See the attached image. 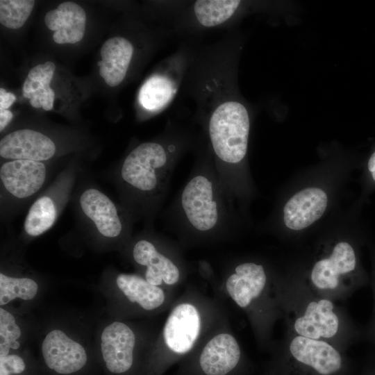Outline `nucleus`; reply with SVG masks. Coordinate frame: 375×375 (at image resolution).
<instances>
[{
  "label": "nucleus",
  "mask_w": 375,
  "mask_h": 375,
  "mask_svg": "<svg viewBox=\"0 0 375 375\" xmlns=\"http://www.w3.org/2000/svg\"><path fill=\"white\" fill-rule=\"evenodd\" d=\"M201 140V135L169 122L162 140L142 142L127 155L120 169L123 183L144 199L160 201L180 158Z\"/></svg>",
  "instance_id": "obj_1"
},
{
  "label": "nucleus",
  "mask_w": 375,
  "mask_h": 375,
  "mask_svg": "<svg viewBox=\"0 0 375 375\" xmlns=\"http://www.w3.org/2000/svg\"><path fill=\"white\" fill-rule=\"evenodd\" d=\"M200 148L192 174L176 200L174 216L178 227L204 235L228 227L231 197L218 177L207 147L201 143Z\"/></svg>",
  "instance_id": "obj_2"
},
{
  "label": "nucleus",
  "mask_w": 375,
  "mask_h": 375,
  "mask_svg": "<svg viewBox=\"0 0 375 375\" xmlns=\"http://www.w3.org/2000/svg\"><path fill=\"white\" fill-rule=\"evenodd\" d=\"M192 41L182 43L165 60L162 71L149 76L141 86L138 100L142 108L157 112L165 109L181 90L188 68Z\"/></svg>",
  "instance_id": "obj_3"
},
{
  "label": "nucleus",
  "mask_w": 375,
  "mask_h": 375,
  "mask_svg": "<svg viewBox=\"0 0 375 375\" xmlns=\"http://www.w3.org/2000/svg\"><path fill=\"white\" fill-rule=\"evenodd\" d=\"M241 1L198 0L172 15L171 32H198L226 27L239 10Z\"/></svg>",
  "instance_id": "obj_4"
},
{
  "label": "nucleus",
  "mask_w": 375,
  "mask_h": 375,
  "mask_svg": "<svg viewBox=\"0 0 375 375\" xmlns=\"http://www.w3.org/2000/svg\"><path fill=\"white\" fill-rule=\"evenodd\" d=\"M41 351L47 367L61 375L80 371L88 361L83 346L58 328L52 329L45 335Z\"/></svg>",
  "instance_id": "obj_5"
},
{
  "label": "nucleus",
  "mask_w": 375,
  "mask_h": 375,
  "mask_svg": "<svg viewBox=\"0 0 375 375\" xmlns=\"http://www.w3.org/2000/svg\"><path fill=\"white\" fill-rule=\"evenodd\" d=\"M100 347L107 369L113 374L127 372L133 361L135 336L126 324L113 322L101 334Z\"/></svg>",
  "instance_id": "obj_6"
},
{
  "label": "nucleus",
  "mask_w": 375,
  "mask_h": 375,
  "mask_svg": "<svg viewBox=\"0 0 375 375\" xmlns=\"http://www.w3.org/2000/svg\"><path fill=\"white\" fill-rule=\"evenodd\" d=\"M47 169L42 162L12 160L0 168V178L6 191L19 199L28 198L43 185Z\"/></svg>",
  "instance_id": "obj_7"
},
{
  "label": "nucleus",
  "mask_w": 375,
  "mask_h": 375,
  "mask_svg": "<svg viewBox=\"0 0 375 375\" xmlns=\"http://www.w3.org/2000/svg\"><path fill=\"white\" fill-rule=\"evenodd\" d=\"M54 142L47 135L31 129L10 133L0 141V156L12 160H30L42 162L53 156Z\"/></svg>",
  "instance_id": "obj_8"
},
{
  "label": "nucleus",
  "mask_w": 375,
  "mask_h": 375,
  "mask_svg": "<svg viewBox=\"0 0 375 375\" xmlns=\"http://www.w3.org/2000/svg\"><path fill=\"white\" fill-rule=\"evenodd\" d=\"M357 259L352 246L347 242L337 243L328 257L318 260L313 266L310 279L319 290H334L340 278L353 273Z\"/></svg>",
  "instance_id": "obj_9"
},
{
  "label": "nucleus",
  "mask_w": 375,
  "mask_h": 375,
  "mask_svg": "<svg viewBox=\"0 0 375 375\" xmlns=\"http://www.w3.org/2000/svg\"><path fill=\"white\" fill-rule=\"evenodd\" d=\"M200 317L190 303L176 306L165 323L163 336L167 346L173 351L184 353L190 351L199 336Z\"/></svg>",
  "instance_id": "obj_10"
},
{
  "label": "nucleus",
  "mask_w": 375,
  "mask_h": 375,
  "mask_svg": "<svg viewBox=\"0 0 375 375\" xmlns=\"http://www.w3.org/2000/svg\"><path fill=\"white\" fill-rule=\"evenodd\" d=\"M327 195L319 188H307L297 192L283 208L285 225L294 231L302 230L319 219L327 206Z\"/></svg>",
  "instance_id": "obj_11"
},
{
  "label": "nucleus",
  "mask_w": 375,
  "mask_h": 375,
  "mask_svg": "<svg viewBox=\"0 0 375 375\" xmlns=\"http://www.w3.org/2000/svg\"><path fill=\"white\" fill-rule=\"evenodd\" d=\"M290 351L298 362L311 367L322 375H330L342 366L340 353L328 342L297 335L290 344Z\"/></svg>",
  "instance_id": "obj_12"
},
{
  "label": "nucleus",
  "mask_w": 375,
  "mask_h": 375,
  "mask_svg": "<svg viewBox=\"0 0 375 375\" xmlns=\"http://www.w3.org/2000/svg\"><path fill=\"white\" fill-rule=\"evenodd\" d=\"M338 328L339 319L334 312V305L325 299L310 301L294 323L297 335L315 340L332 338Z\"/></svg>",
  "instance_id": "obj_13"
},
{
  "label": "nucleus",
  "mask_w": 375,
  "mask_h": 375,
  "mask_svg": "<svg viewBox=\"0 0 375 375\" xmlns=\"http://www.w3.org/2000/svg\"><path fill=\"white\" fill-rule=\"evenodd\" d=\"M80 206L98 231L104 237H118L123 224L115 203L106 194L94 188L85 190L80 197Z\"/></svg>",
  "instance_id": "obj_14"
},
{
  "label": "nucleus",
  "mask_w": 375,
  "mask_h": 375,
  "mask_svg": "<svg viewBox=\"0 0 375 375\" xmlns=\"http://www.w3.org/2000/svg\"><path fill=\"white\" fill-rule=\"evenodd\" d=\"M133 258L136 263L146 267L145 279L154 285L162 282L173 285L179 280L180 270L177 265L149 240L142 239L135 244Z\"/></svg>",
  "instance_id": "obj_15"
},
{
  "label": "nucleus",
  "mask_w": 375,
  "mask_h": 375,
  "mask_svg": "<svg viewBox=\"0 0 375 375\" xmlns=\"http://www.w3.org/2000/svg\"><path fill=\"white\" fill-rule=\"evenodd\" d=\"M240 358V347L234 337L221 333L206 344L199 362L207 375H225L237 365Z\"/></svg>",
  "instance_id": "obj_16"
},
{
  "label": "nucleus",
  "mask_w": 375,
  "mask_h": 375,
  "mask_svg": "<svg viewBox=\"0 0 375 375\" xmlns=\"http://www.w3.org/2000/svg\"><path fill=\"white\" fill-rule=\"evenodd\" d=\"M266 281V274L261 265L244 262L238 265L228 278L226 288L235 302L245 308L260 294Z\"/></svg>",
  "instance_id": "obj_17"
},
{
  "label": "nucleus",
  "mask_w": 375,
  "mask_h": 375,
  "mask_svg": "<svg viewBox=\"0 0 375 375\" xmlns=\"http://www.w3.org/2000/svg\"><path fill=\"white\" fill-rule=\"evenodd\" d=\"M116 285L130 301L137 303L146 310L158 308L165 301V293L161 288L135 274H119L116 278Z\"/></svg>",
  "instance_id": "obj_18"
},
{
  "label": "nucleus",
  "mask_w": 375,
  "mask_h": 375,
  "mask_svg": "<svg viewBox=\"0 0 375 375\" xmlns=\"http://www.w3.org/2000/svg\"><path fill=\"white\" fill-rule=\"evenodd\" d=\"M134 47L131 41L123 37L110 38L101 48V58L106 64L113 65V71L105 81L110 87L119 85L125 78L133 56Z\"/></svg>",
  "instance_id": "obj_19"
},
{
  "label": "nucleus",
  "mask_w": 375,
  "mask_h": 375,
  "mask_svg": "<svg viewBox=\"0 0 375 375\" xmlns=\"http://www.w3.org/2000/svg\"><path fill=\"white\" fill-rule=\"evenodd\" d=\"M57 217L53 201L47 196L38 199L31 206L26 217L24 228L30 236L36 237L47 231Z\"/></svg>",
  "instance_id": "obj_20"
},
{
  "label": "nucleus",
  "mask_w": 375,
  "mask_h": 375,
  "mask_svg": "<svg viewBox=\"0 0 375 375\" xmlns=\"http://www.w3.org/2000/svg\"><path fill=\"white\" fill-rule=\"evenodd\" d=\"M38 292L35 281L27 277H12L0 274V305L5 306L15 299H33Z\"/></svg>",
  "instance_id": "obj_21"
},
{
  "label": "nucleus",
  "mask_w": 375,
  "mask_h": 375,
  "mask_svg": "<svg viewBox=\"0 0 375 375\" xmlns=\"http://www.w3.org/2000/svg\"><path fill=\"white\" fill-rule=\"evenodd\" d=\"M34 5L33 0H1V24L12 29L22 27L28 18Z\"/></svg>",
  "instance_id": "obj_22"
},
{
  "label": "nucleus",
  "mask_w": 375,
  "mask_h": 375,
  "mask_svg": "<svg viewBox=\"0 0 375 375\" xmlns=\"http://www.w3.org/2000/svg\"><path fill=\"white\" fill-rule=\"evenodd\" d=\"M22 335L19 326L13 315L0 308V357L10 354V350H17L20 347L19 340Z\"/></svg>",
  "instance_id": "obj_23"
},
{
  "label": "nucleus",
  "mask_w": 375,
  "mask_h": 375,
  "mask_svg": "<svg viewBox=\"0 0 375 375\" xmlns=\"http://www.w3.org/2000/svg\"><path fill=\"white\" fill-rule=\"evenodd\" d=\"M26 369L24 359L17 354L0 357V375L19 374Z\"/></svg>",
  "instance_id": "obj_24"
},
{
  "label": "nucleus",
  "mask_w": 375,
  "mask_h": 375,
  "mask_svg": "<svg viewBox=\"0 0 375 375\" xmlns=\"http://www.w3.org/2000/svg\"><path fill=\"white\" fill-rule=\"evenodd\" d=\"M16 100V97L12 92H8L6 90L0 88V110L8 109Z\"/></svg>",
  "instance_id": "obj_25"
},
{
  "label": "nucleus",
  "mask_w": 375,
  "mask_h": 375,
  "mask_svg": "<svg viewBox=\"0 0 375 375\" xmlns=\"http://www.w3.org/2000/svg\"><path fill=\"white\" fill-rule=\"evenodd\" d=\"M12 117H13V114L8 109L0 110V131H2L3 129L8 125V124L11 121Z\"/></svg>",
  "instance_id": "obj_26"
},
{
  "label": "nucleus",
  "mask_w": 375,
  "mask_h": 375,
  "mask_svg": "<svg viewBox=\"0 0 375 375\" xmlns=\"http://www.w3.org/2000/svg\"><path fill=\"white\" fill-rule=\"evenodd\" d=\"M367 167L372 179L375 181V151L369 159Z\"/></svg>",
  "instance_id": "obj_27"
},
{
  "label": "nucleus",
  "mask_w": 375,
  "mask_h": 375,
  "mask_svg": "<svg viewBox=\"0 0 375 375\" xmlns=\"http://www.w3.org/2000/svg\"><path fill=\"white\" fill-rule=\"evenodd\" d=\"M374 288H375V287H374Z\"/></svg>",
  "instance_id": "obj_28"
}]
</instances>
